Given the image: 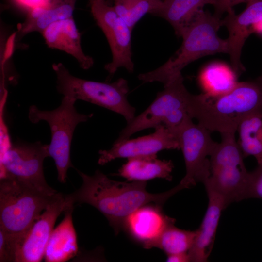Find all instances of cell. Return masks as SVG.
<instances>
[{
  "mask_svg": "<svg viewBox=\"0 0 262 262\" xmlns=\"http://www.w3.org/2000/svg\"><path fill=\"white\" fill-rule=\"evenodd\" d=\"M82 180L79 189L67 195L74 205L88 204L98 210L108 220L116 234L122 229L125 219L139 207L149 204L163 205L184 186L178 185L161 193H149L146 181H118L109 179L98 170L92 176L78 171Z\"/></svg>",
  "mask_w": 262,
  "mask_h": 262,
  "instance_id": "obj_1",
  "label": "cell"
},
{
  "mask_svg": "<svg viewBox=\"0 0 262 262\" xmlns=\"http://www.w3.org/2000/svg\"><path fill=\"white\" fill-rule=\"evenodd\" d=\"M262 111V77L237 82L226 93L191 94L188 115L211 132L236 133L246 117Z\"/></svg>",
  "mask_w": 262,
  "mask_h": 262,
  "instance_id": "obj_2",
  "label": "cell"
},
{
  "mask_svg": "<svg viewBox=\"0 0 262 262\" xmlns=\"http://www.w3.org/2000/svg\"><path fill=\"white\" fill-rule=\"evenodd\" d=\"M221 26V18L201 9L183 31L182 45L174 55L155 70L140 74L138 78L144 83L158 82L165 85L192 62L207 55L228 53L227 39L218 35Z\"/></svg>",
  "mask_w": 262,
  "mask_h": 262,
  "instance_id": "obj_3",
  "label": "cell"
},
{
  "mask_svg": "<svg viewBox=\"0 0 262 262\" xmlns=\"http://www.w3.org/2000/svg\"><path fill=\"white\" fill-rule=\"evenodd\" d=\"M60 193L49 196L13 178L0 181V228L14 242L20 239Z\"/></svg>",
  "mask_w": 262,
  "mask_h": 262,
  "instance_id": "obj_4",
  "label": "cell"
},
{
  "mask_svg": "<svg viewBox=\"0 0 262 262\" xmlns=\"http://www.w3.org/2000/svg\"><path fill=\"white\" fill-rule=\"evenodd\" d=\"M56 76L57 89L64 97L82 100L120 114L127 123L134 117L135 108L127 99L128 82L119 78L112 83L82 79L72 75L61 63L52 66Z\"/></svg>",
  "mask_w": 262,
  "mask_h": 262,
  "instance_id": "obj_5",
  "label": "cell"
},
{
  "mask_svg": "<svg viewBox=\"0 0 262 262\" xmlns=\"http://www.w3.org/2000/svg\"><path fill=\"white\" fill-rule=\"evenodd\" d=\"M76 100L64 97L60 105L51 111L39 110L35 105L29 109L28 117L33 123L44 120L49 126L51 140L48 145L49 157L55 163L60 182H66L69 168L73 167L70 160V147L73 132L78 124L88 120L93 114L85 115L78 113L74 104Z\"/></svg>",
  "mask_w": 262,
  "mask_h": 262,
  "instance_id": "obj_6",
  "label": "cell"
},
{
  "mask_svg": "<svg viewBox=\"0 0 262 262\" xmlns=\"http://www.w3.org/2000/svg\"><path fill=\"white\" fill-rule=\"evenodd\" d=\"M191 94L185 87L180 73L164 85V90L157 93L154 100L144 112L127 123L117 140L129 139L138 131L161 124L174 131L189 115Z\"/></svg>",
  "mask_w": 262,
  "mask_h": 262,
  "instance_id": "obj_7",
  "label": "cell"
},
{
  "mask_svg": "<svg viewBox=\"0 0 262 262\" xmlns=\"http://www.w3.org/2000/svg\"><path fill=\"white\" fill-rule=\"evenodd\" d=\"M187 115L174 131L179 140L185 164L186 173L180 183L189 188L198 182L204 183L210 176V160L217 142L211 131L200 124H195Z\"/></svg>",
  "mask_w": 262,
  "mask_h": 262,
  "instance_id": "obj_8",
  "label": "cell"
},
{
  "mask_svg": "<svg viewBox=\"0 0 262 262\" xmlns=\"http://www.w3.org/2000/svg\"><path fill=\"white\" fill-rule=\"evenodd\" d=\"M47 157L48 145L40 142L12 144L2 161L4 176L13 178L45 195H55L58 192L48 184L43 173V162Z\"/></svg>",
  "mask_w": 262,
  "mask_h": 262,
  "instance_id": "obj_9",
  "label": "cell"
},
{
  "mask_svg": "<svg viewBox=\"0 0 262 262\" xmlns=\"http://www.w3.org/2000/svg\"><path fill=\"white\" fill-rule=\"evenodd\" d=\"M73 206L66 195L60 193L20 239L16 246L14 262L41 261L58 217Z\"/></svg>",
  "mask_w": 262,
  "mask_h": 262,
  "instance_id": "obj_10",
  "label": "cell"
},
{
  "mask_svg": "<svg viewBox=\"0 0 262 262\" xmlns=\"http://www.w3.org/2000/svg\"><path fill=\"white\" fill-rule=\"evenodd\" d=\"M150 134L132 139L116 140L108 150H100L98 163L104 165L117 158L156 155L164 149H180L178 138L164 125L155 128Z\"/></svg>",
  "mask_w": 262,
  "mask_h": 262,
  "instance_id": "obj_11",
  "label": "cell"
},
{
  "mask_svg": "<svg viewBox=\"0 0 262 262\" xmlns=\"http://www.w3.org/2000/svg\"><path fill=\"white\" fill-rule=\"evenodd\" d=\"M243 157H233L210 162L211 174L203 183L223 199L227 207L245 199L248 172Z\"/></svg>",
  "mask_w": 262,
  "mask_h": 262,
  "instance_id": "obj_12",
  "label": "cell"
},
{
  "mask_svg": "<svg viewBox=\"0 0 262 262\" xmlns=\"http://www.w3.org/2000/svg\"><path fill=\"white\" fill-rule=\"evenodd\" d=\"M162 206L149 203L137 209L124 220L122 229L134 242L145 249L154 247L165 229L175 223L166 215Z\"/></svg>",
  "mask_w": 262,
  "mask_h": 262,
  "instance_id": "obj_13",
  "label": "cell"
},
{
  "mask_svg": "<svg viewBox=\"0 0 262 262\" xmlns=\"http://www.w3.org/2000/svg\"><path fill=\"white\" fill-rule=\"evenodd\" d=\"M226 16L222 19V26L229 32L227 39L228 53L230 56L231 67L239 76L245 68L241 61L242 50L244 43L252 33L251 26L262 19V0H253L247 2L245 9L236 15L231 9L227 12Z\"/></svg>",
  "mask_w": 262,
  "mask_h": 262,
  "instance_id": "obj_14",
  "label": "cell"
},
{
  "mask_svg": "<svg viewBox=\"0 0 262 262\" xmlns=\"http://www.w3.org/2000/svg\"><path fill=\"white\" fill-rule=\"evenodd\" d=\"M41 34L49 48L71 55L82 69L87 70L93 66V58L82 49L80 33L73 17L51 24Z\"/></svg>",
  "mask_w": 262,
  "mask_h": 262,
  "instance_id": "obj_15",
  "label": "cell"
},
{
  "mask_svg": "<svg viewBox=\"0 0 262 262\" xmlns=\"http://www.w3.org/2000/svg\"><path fill=\"white\" fill-rule=\"evenodd\" d=\"M208 207L191 248L190 262H207L212 250L221 212L226 207L223 198L211 189L206 188Z\"/></svg>",
  "mask_w": 262,
  "mask_h": 262,
  "instance_id": "obj_16",
  "label": "cell"
},
{
  "mask_svg": "<svg viewBox=\"0 0 262 262\" xmlns=\"http://www.w3.org/2000/svg\"><path fill=\"white\" fill-rule=\"evenodd\" d=\"M77 0H48L43 6L29 11L19 26L18 37L34 32L42 33L51 24L73 17Z\"/></svg>",
  "mask_w": 262,
  "mask_h": 262,
  "instance_id": "obj_17",
  "label": "cell"
},
{
  "mask_svg": "<svg viewBox=\"0 0 262 262\" xmlns=\"http://www.w3.org/2000/svg\"><path fill=\"white\" fill-rule=\"evenodd\" d=\"M74 206L65 211L61 222L53 229L48 242L44 259L48 262H63L75 257L78 250L72 214Z\"/></svg>",
  "mask_w": 262,
  "mask_h": 262,
  "instance_id": "obj_18",
  "label": "cell"
},
{
  "mask_svg": "<svg viewBox=\"0 0 262 262\" xmlns=\"http://www.w3.org/2000/svg\"><path fill=\"white\" fill-rule=\"evenodd\" d=\"M115 174L128 181H146L156 179L171 181L174 164L171 160H160L157 155L138 156L127 159Z\"/></svg>",
  "mask_w": 262,
  "mask_h": 262,
  "instance_id": "obj_19",
  "label": "cell"
},
{
  "mask_svg": "<svg viewBox=\"0 0 262 262\" xmlns=\"http://www.w3.org/2000/svg\"><path fill=\"white\" fill-rule=\"evenodd\" d=\"M217 0H164L153 14L164 18L173 28L175 34L181 37L198 12L206 4L213 6Z\"/></svg>",
  "mask_w": 262,
  "mask_h": 262,
  "instance_id": "obj_20",
  "label": "cell"
},
{
  "mask_svg": "<svg viewBox=\"0 0 262 262\" xmlns=\"http://www.w3.org/2000/svg\"><path fill=\"white\" fill-rule=\"evenodd\" d=\"M131 31L119 17L111 35L106 38L112 54V61L104 66V69L109 73L108 79L109 80L120 67L125 68L130 73L134 70L131 45Z\"/></svg>",
  "mask_w": 262,
  "mask_h": 262,
  "instance_id": "obj_21",
  "label": "cell"
},
{
  "mask_svg": "<svg viewBox=\"0 0 262 262\" xmlns=\"http://www.w3.org/2000/svg\"><path fill=\"white\" fill-rule=\"evenodd\" d=\"M237 75L232 67L221 62H213L199 73L198 82L204 93L218 95L227 92L237 83Z\"/></svg>",
  "mask_w": 262,
  "mask_h": 262,
  "instance_id": "obj_22",
  "label": "cell"
},
{
  "mask_svg": "<svg viewBox=\"0 0 262 262\" xmlns=\"http://www.w3.org/2000/svg\"><path fill=\"white\" fill-rule=\"evenodd\" d=\"M238 143L244 158L254 157L262 162V111L251 114L239 124Z\"/></svg>",
  "mask_w": 262,
  "mask_h": 262,
  "instance_id": "obj_23",
  "label": "cell"
},
{
  "mask_svg": "<svg viewBox=\"0 0 262 262\" xmlns=\"http://www.w3.org/2000/svg\"><path fill=\"white\" fill-rule=\"evenodd\" d=\"M172 224L168 226L157 241L154 247L159 248L167 255L188 252L192 247L197 230H186Z\"/></svg>",
  "mask_w": 262,
  "mask_h": 262,
  "instance_id": "obj_24",
  "label": "cell"
},
{
  "mask_svg": "<svg viewBox=\"0 0 262 262\" xmlns=\"http://www.w3.org/2000/svg\"><path fill=\"white\" fill-rule=\"evenodd\" d=\"M119 17L132 30L146 14H154L161 7L162 0H113Z\"/></svg>",
  "mask_w": 262,
  "mask_h": 262,
  "instance_id": "obj_25",
  "label": "cell"
},
{
  "mask_svg": "<svg viewBox=\"0 0 262 262\" xmlns=\"http://www.w3.org/2000/svg\"><path fill=\"white\" fill-rule=\"evenodd\" d=\"M92 14L106 38L113 31L119 18L114 6L105 0H94L90 3Z\"/></svg>",
  "mask_w": 262,
  "mask_h": 262,
  "instance_id": "obj_26",
  "label": "cell"
},
{
  "mask_svg": "<svg viewBox=\"0 0 262 262\" xmlns=\"http://www.w3.org/2000/svg\"><path fill=\"white\" fill-rule=\"evenodd\" d=\"M262 199V162L258 163L256 168L248 172L245 199Z\"/></svg>",
  "mask_w": 262,
  "mask_h": 262,
  "instance_id": "obj_27",
  "label": "cell"
},
{
  "mask_svg": "<svg viewBox=\"0 0 262 262\" xmlns=\"http://www.w3.org/2000/svg\"><path fill=\"white\" fill-rule=\"evenodd\" d=\"M16 248L14 242L0 228V262H14Z\"/></svg>",
  "mask_w": 262,
  "mask_h": 262,
  "instance_id": "obj_28",
  "label": "cell"
},
{
  "mask_svg": "<svg viewBox=\"0 0 262 262\" xmlns=\"http://www.w3.org/2000/svg\"><path fill=\"white\" fill-rule=\"evenodd\" d=\"M253 0H217L216 3L214 5V13L213 15L219 18L225 12H229L232 9L235 5L242 2H248Z\"/></svg>",
  "mask_w": 262,
  "mask_h": 262,
  "instance_id": "obj_29",
  "label": "cell"
},
{
  "mask_svg": "<svg viewBox=\"0 0 262 262\" xmlns=\"http://www.w3.org/2000/svg\"><path fill=\"white\" fill-rule=\"evenodd\" d=\"M48 0H14L21 7L29 11L34 8L44 5Z\"/></svg>",
  "mask_w": 262,
  "mask_h": 262,
  "instance_id": "obj_30",
  "label": "cell"
},
{
  "mask_svg": "<svg viewBox=\"0 0 262 262\" xmlns=\"http://www.w3.org/2000/svg\"><path fill=\"white\" fill-rule=\"evenodd\" d=\"M166 261L168 262H190L188 252L172 254L167 255Z\"/></svg>",
  "mask_w": 262,
  "mask_h": 262,
  "instance_id": "obj_31",
  "label": "cell"
},
{
  "mask_svg": "<svg viewBox=\"0 0 262 262\" xmlns=\"http://www.w3.org/2000/svg\"><path fill=\"white\" fill-rule=\"evenodd\" d=\"M251 33H256L262 35V19L254 24L250 28Z\"/></svg>",
  "mask_w": 262,
  "mask_h": 262,
  "instance_id": "obj_32",
  "label": "cell"
},
{
  "mask_svg": "<svg viewBox=\"0 0 262 262\" xmlns=\"http://www.w3.org/2000/svg\"><path fill=\"white\" fill-rule=\"evenodd\" d=\"M94 0H89V3H91L92 1H93Z\"/></svg>",
  "mask_w": 262,
  "mask_h": 262,
  "instance_id": "obj_33",
  "label": "cell"
},
{
  "mask_svg": "<svg viewBox=\"0 0 262 262\" xmlns=\"http://www.w3.org/2000/svg\"><path fill=\"white\" fill-rule=\"evenodd\" d=\"M162 1L164 0H162Z\"/></svg>",
  "mask_w": 262,
  "mask_h": 262,
  "instance_id": "obj_34",
  "label": "cell"
},
{
  "mask_svg": "<svg viewBox=\"0 0 262 262\" xmlns=\"http://www.w3.org/2000/svg\"></svg>",
  "mask_w": 262,
  "mask_h": 262,
  "instance_id": "obj_35",
  "label": "cell"
}]
</instances>
